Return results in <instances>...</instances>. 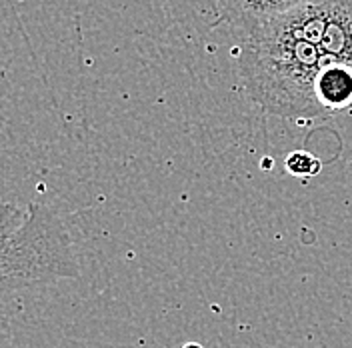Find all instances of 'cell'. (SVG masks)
I'll use <instances>...</instances> for the list:
<instances>
[{
    "instance_id": "1",
    "label": "cell",
    "mask_w": 352,
    "mask_h": 348,
    "mask_svg": "<svg viewBox=\"0 0 352 348\" xmlns=\"http://www.w3.org/2000/svg\"><path fill=\"white\" fill-rule=\"evenodd\" d=\"M246 96L264 114L278 118H316L320 109L314 83L332 65L316 43L302 39L285 19L272 17L241 39L236 56Z\"/></svg>"
},
{
    "instance_id": "2",
    "label": "cell",
    "mask_w": 352,
    "mask_h": 348,
    "mask_svg": "<svg viewBox=\"0 0 352 348\" xmlns=\"http://www.w3.org/2000/svg\"><path fill=\"white\" fill-rule=\"evenodd\" d=\"M80 264L63 218L50 206L0 202V348L16 296L26 288L78 281Z\"/></svg>"
},
{
    "instance_id": "3",
    "label": "cell",
    "mask_w": 352,
    "mask_h": 348,
    "mask_svg": "<svg viewBox=\"0 0 352 348\" xmlns=\"http://www.w3.org/2000/svg\"><path fill=\"white\" fill-rule=\"evenodd\" d=\"M308 0H217L219 22H226L239 36L248 34L264 21L285 14Z\"/></svg>"
},
{
    "instance_id": "4",
    "label": "cell",
    "mask_w": 352,
    "mask_h": 348,
    "mask_svg": "<svg viewBox=\"0 0 352 348\" xmlns=\"http://www.w3.org/2000/svg\"><path fill=\"white\" fill-rule=\"evenodd\" d=\"M314 94L324 112H338L352 107V66L344 63L327 65L316 74Z\"/></svg>"
},
{
    "instance_id": "5",
    "label": "cell",
    "mask_w": 352,
    "mask_h": 348,
    "mask_svg": "<svg viewBox=\"0 0 352 348\" xmlns=\"http://www.w3.org/2000/svg\"><path fill=\"white\" fill-rule=\"evenodd\" d=\"M285 171L296 178H312L322 171V162L307 151H292L286 154Z\"/></svg>"
},
{
    "instance_id": "6",
    "label": "cell",
    "mask_w": 352,
    "mask_h": 348,
    "mask_svg": "<svg viewBox=\"0 0 352 348\" xmlns=\"http://www.w3.org/2000/svg\"><path fill=\"white\" fill-rule=\"evenodd\" d=\"M180 348H204L200 342H186V345H182Z\"/></svg>"
}]
</instances>
